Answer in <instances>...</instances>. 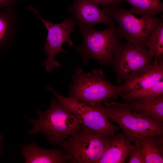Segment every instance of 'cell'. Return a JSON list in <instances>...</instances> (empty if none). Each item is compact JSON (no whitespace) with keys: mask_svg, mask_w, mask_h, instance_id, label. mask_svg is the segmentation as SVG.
<instances>
[{"mask_svg":"<svg viewBox=\"0 0 163 163\" xmlns=\"http://www.w3.org/2000/svg\"><path fill=\"white\" fill-rule=\"evenodd\" d=\"M37 113L39 116L37 120L25 116L33 126L28 133L30 135L42 133L53 145H59L75 135L82 126L75 115L54 97L46 110L43 112L38 110Z\"/></svg>","mask_w":163,"mask_h":163,"instance_id":"cell-1","label":"cell"},{"mask_svg":"<svg viewBox=\"0 0 163 163\" xmlns=\"http://www.w3.org/2000/svg\"><path fill=\"white\" fill-rule=\"evenodd\" d=\"M103 104L107 118L117 124L129 142L147 136H163V123L148 114L134 112L125 103L111 99L104 100Z\"/></svg>","mask_w":163,"mask_h":163,"instance_id":"cell-2","label":"cell"},{"mask_svg":"<svg viewBox=\"0 0 163 163\" xmlns=\"http://www.w3.org/2000/svg\"><path fill=\"white\" fill-rule=\"evenodd\" d=\"M72 79L68 97L75 101L95 104L107 99L117 100L122 94L120 85L109 81L102 69L86 73L78 67Z\"/></svg>","mask_w":163,"mask_h":163,"instance_id":"cell-3","label":"cell"},{"mask_svg":"<svg viewBox=\"0 0 163 163\" xmlns=\"http://www.w3.org/2000/svg\"><path fill=\"white\" fill-rule=\"evenodd\" d=\"M116 27L114 21L103 30L89 27L79 28L83 42L75 50L85 64L93 59L105 67L111 65L115 50L120 43Z\"/></svg>","mask_w":163,"mask_h":163,"instance_id":"cell-4","label":"cell"},{"mask_svg":"<svg viewBox=\"0 0 163 163\" xmlns=\"http://www.w3.org/2000/svg\"><path fill=\"white\" fill-rule=\"evenodd\" d=\"M110 137L82 125L75 135L59 145L69 162L97 163L107 149Z\"/></svg>","mask_w":163,"mask_h":163,"instance_id":"cell-5","label":"cell"},{"mask_svg":"<svg viewBox=\"0 0 163 163\" xmlns=\"http://www.w3.org/2000/svg\"><path fill=\"white\" fill-rule=\"evenodd\" d=\"M102 10L117 23L116 30L121 40L145 47L148 37L163 21L156 16L144 15L137 18L129 10L118 5L104 7Z\"/></svg>","mask_w":163,"mask_h":163,"instance_id":"cell-6","label":"cell"},{"mask_svg":"<svg viewBox=\"0 0 163 163\" xmlns=\"http://www.w3.org/2000/svg\"><path fill=\"white\" fill-rule=\"evenodd\" d=\"M46 88L53 94L59 103L75 115L82 125L110 137L121 129L107 118L103 101L95 104L78 101L61 95L50 86Z\"/></svg>","mask_w":163,"mask_h":163,"instance_id":"cell-7","label":"cell"},{"mask_svg":"<svg viewBox=\"0 0 163 163\" xmlns=\"http://www.w3.org/2000/svg\"><path fill=\"white\" fill-rule=\"evenodd\" d=\"M26 8L35 14L40 18L47 31L45 46L43 51L46 54V59L43 61L46 71L51 72L55 67L59 68L61 64L54 59L58 53H67L62 48V44L66 42L69 46L72 47L74 44L70 37L71 34L74 32L75 22L70 18L66 17L60 23H54L44 19L39 14L38 9L30 6Z\"/></svg>","mask_w":163,"mask_h":163,"instance_id":"cell-8","label":"cell"},{"mask_svg":"<svg viewBox=\"0 0 163 163\" xmlns=\"http://www.w3.org/2000/svg\"><path fill=\"white\" fill-rule=\"evenodd\" d=\"M154 61L145 47L126 41L116 48L111 66L118 84L121 85L131 73Z\"/></svg>","mask_w":163,"mask_h":163,"instance_id":"cell-9","label":"cell"},{"mask_svg":"<svg viewBox=\"0 0 163 163\" xmlns=\"http://www.w3.org/2000/svg\"><path fill=\"white\" fill-rule=\"evenodd\" d=\"M70 17L79 28L92 27L97 24L109 25L114 21L100 8V6L91 0H73L72 5L67 8Z\"/></svg>","mask_w":163,"mask_h":163,"instance_id":"cell-10","label":"cell"},{"mask_svg":"<svg viewBox=\"0 0 163 163\" xmlns=\"http://www.w3.org/2000/svg\"><path fill=\"white\" fill-rule=\"evenodd\" d=\"M163 79V59L130 74L120 85L122 94L151 87Z\"/></svg>","mask_w":163,"mask_h":163,"instance_id":"cell-11","label":"cell"},{"mask_svg":"<svg viewBox=\"0 0 163 163\" xmlns=\"http://www.w3.org/2000/svg\"><path fill=\"white\" fill-rule=\"evenodd\" d=\"M21 157L25 163H65L68 158L62 148L46 149L39 147L36 142L20 145Z\"/></svg>","mask_w":163,"mask_h":163,"instance_id":"cell-12","label":"cell"},{"mask_svg":"<svg viewBox=\"0 0 163 163\" xmlns=\"http://www.w3.org/2000/svg\"><path fill=\"white\" fill-rule=\"evenodd\" d=\"M133 145L127 141L122 131L110 137L107 149L97 163H125Z\"/></svg>","mask_w":163,"mask_h":163,"instance_id":"cell-13","label":"cell"},{"mask_svg":"<svg viewBox=\"0 0 163 163\" xmlns=\"http://www.w3.org/2000/svg\"><path fill=\"white\" fill-rule=\"evenodd\" d=\"M125 103L133 112L147 114L153 119L163 123V95L152 100L136 99Z\"/></svg>","mask_w":163,"mask_h":163,"instance_id":"cell-14","label":"cell"},{"mask_svg":"<svg viewBox=\"0 0 163 163\" xmlns=\"http://www.w3.org/2000/svg\"><path fill=\"white\" fill-rule=\"evenodd\" d=\"M16 21L13 6L0 11V49L6 46L14 38Z\"/></svg>","mask_w":163,"mask_h":163,"instance_id":"cell-15","label":"cell"},{"mask_svg":"<svg viewBox=\"0 0 163 163\" xmlns=\"http://www.w3.org/2000/svg\"><path fill=\"white\" fill-rule=\"evenodd\" d=\"M139 140L145 163H163V136H149Z\"/></svg>","mask_w":163,"mask_h":163,"instance_id":"cell-16","label":"cell"},{"mask_svg":"<svg viewBox=\"0 0 163 163\" xmlns=\"http://www.w3.org/2000/svg\"><path fill=\"white\" fill-rule=\"evenodd\" d=\"M130 6L129 9L138 15L156 16L163 11V3L160 0H122Z\"/></svg>","mask_w":163,"mask_h":163,"instance_id":"cell-17","label":"cell"},{"mask_svg":"<svg viewBox=\"0 0 163 163\" xmlns=\"http://www.w3.org/2000/svg\"><path fill=\"white\" fill-rule=\"evenodd\" d=\"M145 47L154 60L163 59V21L148 37Z\"/></svg>","mask_w":163,"mask_h":163,"instance_id":"cell-18","label":"cell"},{"mask_svg":"<svg viewBox=\"0 0 163 163\" xmlns=\"http://www.w3.org/2000/svg\"><path fill=\"white\" fill-rule=\"evenodd\" d=\"M161 95H163V79L149 87L133 90L120 96L127 103L136 99L152 100Z\"/></svg>","mask_w":163,"mask_h":163,"instance_id":"cell-19","label":"cell"},{"mask_svg":"<svg viewBox=\"0 0 163 163\" xmlns=\"http://www.w3.org/2000/svg\"><path fill=\"white\" fill-rule=\"evenodd\" d=\"M133 142V148L128 157V163H145L144 155L139 139Z\"/></svg>","mask_w":163,"mask_h":163,"instance_id":"cell-20","label":"cell"},{"mask_svg":"<svg viewBox=\"0 0 163 163\" xmlns=\"http://www.w3.org/2000/svg\"><path fill=\"white\" fill-rule=\"evenodd\" d=\"M99 6L104 7L110 5H118L121 3L122 0H91Z\"/></svg>","mask_w":163,"mask_h":163,"instance_id":"cell-21","label":"cell"},{"mask_svg":"<svg viewBox=\"0 0 163 163\" xmlns=\"http://www.w3.org/2000/svg\"><path fill=\"white\" fill-rule=\"evenodd\" d=\"M18 0H0V9H5L13 6Z\"/></svg>","mask_w":163,"mask_h":163,"instance_id":"cell-22","label":"cell"},{"mask_svg":"<svg viewBox=\"0 0 163 163\" xmlns=\"http://www.w3.org/2000/svg\"><path fill=\"white\" fill-rule=\"evenodd\" d=\"M4 138L3 135L0 134V155H1L3 152V150L2 149V147L1 144V141Z\"/></svg>","mask_w":163,"mask_h":163,"instance_id":"cell-23","label":"cell"}]
</instances>
